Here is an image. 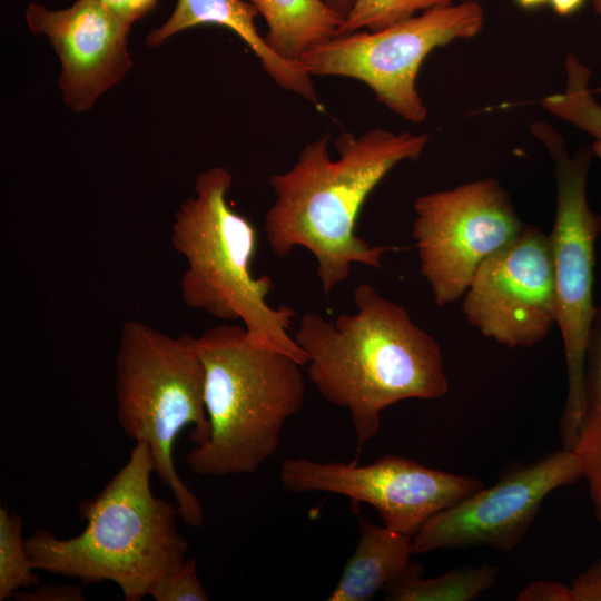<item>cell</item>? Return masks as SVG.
Here are the masks:
<instances>
[{
    "mask_svg": "<svg viewBox=\"0 0 601 601\" xmlns=\"http://www.w3.org/2000/svg\"><path fill=\"white\" fill-rule=\"evenodd\" d=\"M329 140L326 132L307 144L289 170L268 178L275 200L264 217L272 252L286 257L297 246L309 250L325 294L346 279L354 263L383 267V255L394 248L373 246L357 236L358 215L395 166L421 156L428 135L383 128L359 136L342 131L335 160Z\"/></svg>",
    "mask_w": 601,
    "mask_h": 601,
    "instance_id": "6da1fadb",
    "label": "cell"
},
{
    "mask_svg": "<svg viewBox=\"0 0 601 601\" xmlns=\"http://www.w3.org/2000/svg\"><path fill=\"white\" fill-rule=\"evenodd\" d=\"M353 298L356 313L334 322L304 313L293 337L307 357L311 382L327 402L348 410L362 446L378 432L384 408L440 398L449 381L437 342L403 306L367 283L355 287Z\"/></svg>",
    "mask_w": 601,
    "mask_h": 601,
    "instance_id": "7a4b0ae2",
    "label": "cell"
},
{
    "mask_svg": "<svg viewBox=\"0 0 601 601\" xmlns=\"http://www.w3.org/2000/svg\"><path fill=\"white\" fill-rule=\"evenodd\" d=\"M154 461L136 442L126 464L93 497L79 504L85 530L70 539L38 530L26 539L36 570L86 584L116 583L126 601H140L187 559L189 542L177 528V505L150 487Z\"/></svg>",
    "mask_w": 601,
    "mask_h": 601,
    "instance_id": "3957f363",
    "label": "cell"
},
{
    "mask_svg": "<svg viewBox=\"0 0 601 601\" xmlns=\"http://www.w3.org/2000/svg\"><path fill=\"white\" fill-rule=\"evenodd\" d=\"M197 346L210 433L191 447L187 464L203 476L254 473L275 454L286 421L304 404L303 365L226 323L205 331Z\"/></svg>",
    "mask_w": 601,
    "mask_h": 601,
    "instance_id": "277c9868",
    "label": "cell"
},
{
    "mask_svg": "<svg viewBox=\"0 0 601 601\" xmlns=\"http://www.w3.org/2000/svg\"><path fill=\"white\" fill-rule=\"evenodd\" d=\"M233 180L225 167L201 171L195 196L181 203L175 214L171 245L187 260L180 279L183 302L217 319H240L253 344L306 365L304 351L288 333L295 311L285 305L272 307L267 296L273 280L252 274L257 230L227 201Z\"/></svg>",
    "mask_w": 601,
    "mask_h": 601,
    "instance_id": "5b68a950",
    "label": "cell"
},
{
    "mask_svg": "<svg viewBox=\"0 0 601 601\" xmlns=\"http://www.w3.org/2000/svg\"><path fill=\"white\" fill-rule=\"evenodd\" d=\"M204 387L197 337H173L135 319L122 325L116 356L118 423L128 437L148 445L154 473L173 492L179 518L193 528L204 522L203 506L178 475L173 451L188 425L194 445L209 439Z\"/></svg>",
    "mask_w": 601,
    "mask_h": 601,
    "instance_id": "8992f818",
    "label": "cell"
},
{
    "mask_svg": "<svg viewBox=\"0 0 601 601\" xmlns=\"http://www.w3.org/2000/svg\"><path fill=\"white\" fill-rule=\"evenodd\" d=\"M531 132L554 162L556 206L550 242L556 294V325L566 363L568 394L561 418L563 447L571 450L588 416L584 365L589 332L597 304L593 298L595 244L601 217L588 199V177L593 152L583 146L569 155L562 135L544 121Z\"/></svg>",
    "mask_w": 601,
    "mask_h": 601,
    "instance_id": "52a82bcc",
    "label": "cell"
},
{
    "mask_svg": "<svg viewBox=\"0 0 601 601\" xmlns=\"http://www.w3.org/2000/svg\"><path fill=\"white\" fill-rule=\"evenodd\" d=\"M484 11L476 0L435 7L378 31L337 35L298 60L311 76H338L364 82L376 100L403 119L420 124L427 108L416 79L436 48L476 37Z\"/></svg>",
    "mask_w": 601,
    "mask_h": 601,
    "instance_id": "ba28073f",
    "label": "cell"
},
{
    "mask_svg": "<svg viewBox=\"0 0 601 601\" xmlns=\"http://www.w3.org/2000/svg\"><path fill=\"white\" fill-rule=\"evenodd\" d=\"M414 210L421 274L440 307L459 300L480 265L525 225L494 178L422 195Z\"/></svg>",
    "mask_w": 601,
    "mask_h": 601,
    "instance_id": "9c48e42d",
    "label": "cell"
},
{
    "mask_svg": "<svg viewBox=\"0 0 601 601\" xmlns=\"http://www.w3.org/2000/svg\"><path fill=\"white\" fill-rule=\"evenodd\" d=\"M279 480L293 493L323 491L374 508L383 525L413 538L440 511L482 489V480L434 470L408 459L385 455L373 463L283 461Z\"/></svg>",
    "mask_w": 601,
    "mask_h": 601,
    "instance_id": "30bf717a",
    "label": "cell"
},
{
    "mask_svg": "<svg viewBox=\"0 0 601 601\" xmlns=\"http://www.w3.org/2000/svg\"><path fill=\"white\" fill-rule=\"evenodd\" d=\"M462 297L467 323L485 337L509 348L543 341L558 316L550 236L525 224L480 265Z\"/></svg>",
    "mask_w": 601,
    "mask_h": 601,
    "instance_id": "8fae6325",
    "label": "cell"
},
{
    "mask_svg": "<svg viewBox=\"0 0 601 601\" xmlns=\"http://www.w3.org/2000/svg\"><path fill=\"white\" fill-rule=\"evenodd\" d=\"M580 477L571 450L548 453L434 514L412 538V552L481 545L510 552L526 535L545 497Z\"/></svg>",
    "mask_w": 601,
    "mask_h": 601,
    "instance_id": "7c38bea8",
    "label": "cell"
},
{
    "mask_svg": "<svg viewBox=\"0 0 601 601\" xmlns=\"http://www.w3.org/2000/svg\"><path fill=\"white\" fill-rule=\"evenodd\" d=\"M26 21L33 35L49 39L61 63L58 86L63 101L76 112L88 111L132 67L131 26L99 0H77L61 10L31 2Z\"/></svg>",
    "mask_w": 601,
    "mask_h": 601,
    "instance_id": "4fadbf2b",
    "label": "cell"
},
{
    "mask_svg": "<svg viewBox=\"0 0 601 601\" xmlns=\"http://www.w3.org/2000/svg\"><path fill=\"white\" fill-rule=\"evenodd\" d=\"M257 8L244 0H177L170 17L146 38L149 47H158L180 31L197 26L216 24L236 33L257 56L267 75L285 90L316 102L312 76L299 62H292L274 52L255 26Z\"/></svg>",
    "mask_w": 601,
    "mask_h": 601,
    "instance_id": "5bb4252c",
    "label": "cell"
},
{
    "mask_svg": "<svg viewBox=\"0 0 601 601\" xmlns=\"http://www.w3.org/2000/svg\"><path fill=\"white\" fill-rule=\"evenodd\" d=\"M359 539L328 601H367L410 564L412 538L358 516Z\"/></svg>",
    "mask_w": 601,
    "mask_h": 601,
    "instance_id": "9a60e30c",
    "label": "cell"
},
{
    "mask_svg": "<svg viewBox=\"0 0 601 601\" xmlns=\"http://www.w3.org/2000/svg\"><path fill=\"white\" fill-rule=\"evenodd\" d=\"M264 17L265 41L279 57L298 62L314 46L337 36L344 17L324 0H248Z\"/></svg>",
    "mask_w": 601,
    "mask_h": 601,
    "instance_id": "2e32d148",
    "label": "cell"
},
{
    "mask_svg": "<svg viewBox=\"0 0 601 601\" xmlns=\"http://www.w3.org/2000/svg\"><path fill=\"white\" fill-rule=\"evenodd\" d=\"M495 565L462 566L439 577L423 578L418 564H410L384 588L387 601H471L496 581Z\"/></svg>",
    "mask_w": 601,
    "mask_h": 601,
    "instance_id": "e0dca14e",
    "label": "cell"
},
{
    "mask_svg": "<svg viewBox=\"0 0 601 601\" xmlns=\"http://www.w3.org/2000/svg\"><path fill=\"white\" fill-rule=\"evenodd\" d=\"M564 90L544 97L541 105L552 116L588 134L593 139V156L601 161V105L589 87L590 69L569 53L564 60Z\"/></svg>",
    "mask_w": 601,
    "mask_h": 601,
    "instance_id": "ac0fdd59",
    "label": "cell"
},
{
    "mask_svg": "<svg viewBox=\"0 0 601 601\" xmlns=\"http://www.w3.org/2000/svg\"><path fill=\"white\" fill-rule=\"evenodd\" d=\"M22 538V519L0 506V601L7 600L19 589L39 585Z\"/></svg>",
    "mask_w": 601,
    "mask_h": 601,
    "instance_id": "d6986e66",
    "label": "cell"
},
{
    "mask_svg": "<svg viewBox=\"0 0 601 601\" xmlns=\"http://www.w3.org/2000/svg\"><path fill=\"white\" fill-rule=\"evenodd\" d=\"M453 0H355L338 28V35L378 31L404 21L417 12L451 4Z\"/></svg>",
    "mask_w": 601,
    "mask_h": 601,
    "instance_id": "ffe728a7",
    "label": "cell"
},
{
    "mask_svg": "<svg viewBox=\"0 0 601 601\" xmlns=\"http://www.w3.org/2000/svg\"><path fill=\"white\" fill-rule=\"evenodd\" d=\"M571 451L588 482L594 516L601 523V404L589 412Z\"/></svg>",
    "mask_w": 601,
    "mask_h": 601,
    "instance_id": "44dd1931",
    "label": "cell"
},
{
    "mask_svg": "<svg viewBox=\"0 0 601 601\" xmlns=\"http://www.w3.org/2000/svg\"><path fill=\"white\" fill-rule=\"evenodd\" d=\"M196 565L194 558H187L177 570L151 589L149 597L156 601L209 600V595L197 577Z\"/></svg>",
    "mask_w": 601,
    "mask_h": 601,
    "instance_id": "7402d4cb",
    "label": "cell"
},
{
    "mask_svg": "<svg viewBox=\"0 0 601 601\" xmlns=\"http://www.w3.org/2000/svg\"><path fill=\"white\" fill-rule=\"evenodd\" d=\"M588 414L601 404V298L591 323L584 365Z\"/></svg>",
    "mask_w": 601,
    "mask_h": 601,
    "instance_id": "603a6c76",
    "label": "cell"
},
{
    "mask_svg": "<svg viewBox=\"0 0 601 601\" xmlns=\"http://www.w3.org/2000/svg\"><path fill=\"white\" fill-rule=\"evenodd\" d=\"M518 601H573L571 587L556 581L538 580L522 589Z\"/></svg>",
    "mask_w": 601,
    "mask_h": 601,
    "instance_id": "cb8c5ba5",
    "label": "cell"
},
{
    "mask_svg": "<svg viewBox=\"0 0 601 601\" xmlns=\"http://www.w3.org/2000/svg\"><path fill=\"white\" fill-rule=\"evenodd\" d=\"M570 587L573 601H601V559L593 561Z\"/></svg>",
    "mask_w": 601,
    "mask_h": 601,
    "instance_id": "d4e9b609",
    "label": "cell"
},
{
    "mask_svg": "<svg viewBox=\"0 0 601 601\" xmlns=\"http://www.w3.org/2000/svg\"><path fill=\"white\" fill-rule=\"evenodd\" d=\"M122 22L132 26L137 20L151 12L158 0H99Z\"/></svg>",
    "mask_w": 601,
    "mask_h": 601,
    "instance_id": "484cf974",
    "label": "cell"
},
{
    "mask_svg": "<svg viewBox=\"0 0 601 601\" xmlns=\"http://www.w3.org/2000/svg\"><path fill=\"white\" fill-rule=\"evenodd\" d=\"M12 597L29 601H79L85 600L82 592L75 585H41L33 592H16Z\"/></svg>",
    "mask_w": 601,
    "mask_h": 601,
    "instance_id": "4316f807",
    "label": "cell"
},
{
    "mask_svg": "<svg viewBox=\"0 0 601 601\" xmlns=\"http://www.w3.org/2000/svg\"><path fill=\"white\" fill-rule=\"evenodd\" d=\"M587 0H549L552 10L561 17H568L580 11Z\"/></svg>",
    "mask_w": 601,
    "mask_h": 601,
    "instance_id": "83f0119b",
    "label": "cell"
},
{
    "mask_svg": "<svg viewBox=\"0 0 601 601\" xmlns=\"http://www.w3.org/2000/svg\"><path fill=\"white\" fill-rule=\"evenodd\" d=\"M333 10L339 13L342 17H346L355 0H324Z\"/></svg>",
    "mask_w": 601,
    "mask_h": 601,
    "instance_id": "f1b7e54d",
    "label": "cell"
},
{
    "mask_svg": "<svg viewBox=\"0 0 601 601\" xmlns=\"http://www.w3.org/2000/svg\"><path fill=\"white\" fill-rule=\"evenodd\" d=\"M514 2L525 10L538 9L549 3V0H514Z\"/></svg>",
    "mask_w": 601,
    "mask_h": 601,
    "instance_id": "f546056e",
    "label": "cell"
},
{
    "mask_svg": "<svg viewBox=\"0 0 601 601\" xmlns=\"http://www.w3.org/2000/svg\"><path fill=\"white\" fill-rule=\"evenodd\" d=\"M595 12L601 17V0H592Z\"/></svg>",
    "mask_w": 601,
    "mask_h": 601,
    "instance_id": "4dcf8cb0",
    "label": "cell"
},
{
    "mask_svg": "<svg viewBox=\"0 0 601 601\" xmlns=\"http://www.w3.org/2000/svg\"><path fill=\"white\" fill-rule=\"evenodd\" d=\"M456 1H459V2H460V1H467V0H456Z\"/></svg>",
    "mask_w": 601,
    "mask_h": 601,
    "instance_id": "1f68e13d",
    "label": "cell"
}]
</instances>
